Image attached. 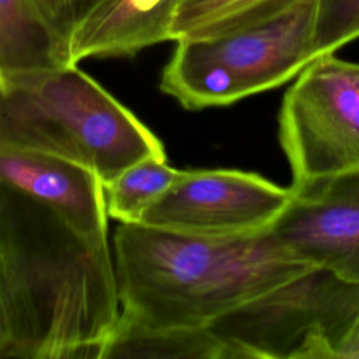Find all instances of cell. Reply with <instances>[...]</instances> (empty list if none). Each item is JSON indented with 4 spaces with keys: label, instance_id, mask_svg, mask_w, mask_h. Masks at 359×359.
I'll return each mask as SVG.
<instances>
[{
    "label": "cell",
    "instance_id": "2e32d148",
    "mask_svg": "<svg viewBox=\"0 0 359 359\" xmlns=\"http://www.w3.org/2000/svg\"><path fill=\"white\" fill-rule=\"evenodd\" d=\"M104 0H35L49 22L65 36L72 39L77 27Z\"/></svg>",
    "mask_w": 359,
    "mask_h": 359
},
{
    "label": "cell",
    "instance_id": "4fadbf2b",
    "mask_svg": "<svg viewBox=\"0 0 359 359\" xmlns=\"http://www.w3.org/2000/svg\"><path fill=\"white\" fill-rule=\"evenodd\" d=\"M105 358L226 359V355L209 328L150 330L119 320Z\"/></svg>",
    "mask_w": 359,
    "mask_h": 359
},
{
    "label": "cell",
    "instance_id": "8fae6325",
    "mask_svg": "<svg viewBox=\"0 0 359 359\" xmlns=\"http://www.w3.org/2000/svg\"><path fill=\"white\" fill-rule=\"evenodd\" d=\"M76 65L70 42L35 0H0V76Z\"/></svg>",
    "mask_w": 359,
    "mask_h": 359
},
{
    "label": "cell",
    "instance_id": "e0dca14e",
    "mask_svg": "<svg viewBox=\"0 0 359 359\" xmlns=\"http://www.w3.org/2000/svg\"><path fill=\"white\" fill-rule=\"evenodd\" d=\"M337 359H359V318L339 346Z\"/></svg>",
    "mask_w": 359,
    "mask_h": 359
},
{
    "label": "cell",
    "instance_id": "9c48e42d",
    "mask_svg": "<svg viewBox=\"0 0 359 359\" xmlns=\"http://www.w3.org/2000/svg\"><path fill=\"white\" fill-rule=\"evenodd\" d=\"M0 184L46 205L79 231L108 238L104 184L91 170L52 154L0 146Z\"/></svg>",
    "mask_w": 359,
    "mask_h": 359
},
{
    "label": "cell",
    "instance_id": "7c38bea8",
    "mask_svg": "<svg viewBox=\"0 0 359 359\" xmlns=\"http://www.w3.org/2000/svg\"><path fill=\"white\" fill-rule=\"evenodd\" d=\"M167 163V156H149L104 184L108 216L119 223H142L149 208L182 175Z\"/></svg>",
    "mask_w": 359,
    "mask_h": 359
},
{
    "label": "cell",
    "instance_id": "52a82bcc",
    "mask_svg": "<svg viewBox=\"0 0 359 359\" xmlns=\"http://www.w3.org/2000/svg\"><path fill=\"white\" fill-rule=\"evenodd\" d=\"M292 189L238 170H185L146 212L142 224L203 236L268 230L292 199Z\"/></svg>",
    "mask_w": 359,
    "mask_h": 359
},
{
    "label": "cell",
    "instance_id": "9a60e30c",
    "mask_svg": "<svg viewBox=\"0 0 359 359\" xmlns=\"http://www.w3.org/2000/svg\"><path fill=\"white\" fill-rule=\"evenodd\" d=\"M237 0H184L172 24V41L203 38Z\"/></svg>",
    "mask_w": 359,
    "mask_h": 359
},
{
    "label": "cell",
    "instance_id": "ba28073f",
    "mask_svg": "<svg viewBox=\"0 0 359 359\" xmlns=\"http://www.w3.org/2000/svg\"><path fill=\"white\" fill-rule=\"evenodd\" d=\"M290 189L271 227L276 240L299 261L359 283V171Z\"/></svg>",
    "mask_w": 359,
    "mask_h": 359
},
{
    "label": "cell",
    "instance_id": "3957f363",
    "mask_svg": "<svg viewBox=\"0 0 359 359\" xmlns=\"http://www.w3.org/2000/svg\"><path fill=\"white\" fill-rule=\"evenodd\" d=\"M0 146L77 163L102 184L165 156L160 139L77 65L0 76Z\"/></svg>",
    "mask_w": 359,
    "mask_h": 359
},
{
    "label": "cell",
    "instance_id": "7a4b0ae2",
    "mask_svg": "<svg viewBox=\"0 0 359 359\" xmlns=\"http://www.w3.org/2000/svg\"><path fill=\"white\" fill-rule=\"evenodd\" d=\"M112 255L119 320L150 330L208 328L311 268L294 258L271 229L203 236L121 223Z\"/></svg>",
    "mask_w": 359,
    "mask_h": 359
},
{
    "label": "cell",
    "instance_id": "5bb4252c",
    "mask_svg": "<svg viewBox=\"0 0 359 359\" xmlns=\"http://www.w3.org/2000/svg\"><path fill=\"white\" fill-rule=\"evenodd\" d=\"M359 38V0H318L313 29L316 57Z\"/></svg>",
    "mask_w": 359,
    "mask_h": 359
},
{
    "label": "cell",
    "instance_id": "30bf717a",
    "mask_svg": "<svg viewBox=\"0 0 359 359\" xmlns=\"http://www.w3.org/2000/svg\"><path fill=\"white\" fill-rule=\"evenodd\" d=\"M184 0H104L70 39L76 65L88 57H132L172 41V24Z\"/></svg>",
    "mask_w": 359,
    "mask_h": 359
},
{
    "label": "cell",
    "instance_id": "277c9868",
    "mask_svg": "<svg viewBox=\"0 0 359 359\" xmlns=\"http://www.w3.org/2000/svg\"><path fill=\"white\" fill-rule=\"evenodd\" d=\"M318 0L226 35L184 39L161 72L160 90L187 109L223 107L296 77L311 60Z\"/></svg>",
    "mask_w": 359,
    "mask_h": 359
},
{
    "label": "cell",
    "instance_id": "6da1fadb",
    "mask_svg": "<svg viewBox=\"0 0 359 359\" xmlns=\"http://www.w3.org/2000/svg\"><path fill=\"white\" fill-rule=\"evenodd\" d=\"M119 318L108 238L0 184V358L104 359Z\"/></svg>",
    "mask_w": 359,
    "mask_h": 359
},
{
    "label": "cell",
    "instance_id": "5b68a950",
    "mask_svg": "<svg viewBox=\"0 0 359 359\" xmlns=\"http://www.w3.org/2000/svg\"><path fill=\"white\" fill-rule=\"evenodd\" d=\"M359 318V283L311 266L208 328L226 359H337Z\"/></svg>",
    "mask_w": 359,
    "mask_h": 359
},
{
    "label": "cell",
    "instance_id": "8992f818",
    "mask_svg": "<svg viewBox=\"0 0 359 359\" xmlns=\"http://www.w3.org/2000/svg\"><path fill=\"white\" fill-rule=\"evenodd\" d=\"M279 142L290 187L359 171V62L311 60L283 95Z\"/></svg>",
    "mask_w": 359,
    "mask_h": 359
}]
</instances>
